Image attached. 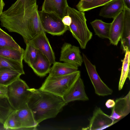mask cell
<instances>
[{
    "mask_svg": "<svg viewBox=\"0 0 130 130\" xmlns=\"http://www.w3.org/2000/svg\"><path fill=\"white\" fill-rule=\"evenodd\" d=\"M2 26L17 33L26 44L41 31L37 0H17L0 15Z\"/></svg>",
    "mask_w": 130,
    "mask_h": 130,
    "instance_id": "cell-1",
    "label": "cell"
},
{
    "mask_svg": "<svg viewBox=\"0 0 130 130\" xmlns=\"http://www.w3.org/2000/svg\"><path fill=\"white\" fill-rule=\"evenodd\" d=\"M30 92L27 105L37 124L55 117L67 104L62 97L39 89L29 88Z\"/></svg>",
    "mask_w": 130,
    "mask_h": 130,
    "instance_id": "cell-2",
    "label": "cell"
},
{
    "mask_svg": "<svg viewBox=\"0 0 130 130\" xmlns=\"http://www.w3.org/2000/svg\"><path fill=\"white\" fill-rule=\"evenodd\" d=\"M66 15H69L72 20L70 25L67 27L68 30L77 40L81 48H85L88 42L92 38V33L87 27L85 13L68 6Z\"/></svg>",
    "mask_w": 130,
    "mask_h": 130,
    "instance_id": "cell-3",
    "label": "cell"
},
{
    "mask_svg": "<svg viewBox=\"0 0 130 130\" xmlns=\"http://www.w3.org/2000/svg\"><path fill=\"white\" fill-rule=\"evenodd\" d=\"M80 76V72L79 70L64 76H48L39 89L62 97Z\"/></svg>",
    "mask_w": 130,
    "mask_h": 130,
    "instance_id": "cell-4",
    "label": "cell"
},
{
    "mask_svg": "<svg viewBox=\"0 0 130 130\" xmlns=\"http://www.w3.org/2000/svg\"><path fill=\"white\" fill-rule=\"evenodd\" d=\"M29 88L26 83L20 78L7 86V99L14 110L27 104L30 94Z\"/></svg>",
    "mask_w": 130,
    "mask_h": 130,
    "instance_id": "cell-5",
    "label": "cell"
},
{
    "mask_svg": "<svg viewBox=\"0 0 130 130\" xmlns=\"http://www.w3.org/2000/svg\"><path fill=\"white\" fill-rule=\"evenodd\" d=\"M40 22L44 31L53 36L63 35L68 30L62 19L56 14L42 10L38 11Z\"/></svg>",
    "mask_w": 130,
    "mask_h": 130,
    "instance_id": "cell-6",
    "label": "cell"
},
{
    "mask_svg": "<svg viewBox=\"0 0 130 130\" xmlns=\"http://www.w3.org/2000/svg\"><path fill=\"white\" fill-rule=\"evenodd\" d=\"M83 62L87 72L94 87L95 93L98 95L105 96L111 95L113 92L102 80L96 71L95 66L88 59L86 56L82 54Z\"/></svg>",
    "mask_w": 130,
    "mask_h": 130,
    "instance_id": "cell-7",
    "label": "cell"
},
{
    "mask_svg": "<svg viewBox=\"0 0 130 130\" xmlns=\"http://www.w3.org/2000/svg\"><path fill=\"white\" fill-rule=\"evenodd\" d=\"M117 122L110 116L105 113L99 107L94 109L91 117L89 120L88 126L83 129L101 130L104 129Z\"/></svg>",
    "mask_w": 130,
    "mask_h": 130,
    "instance_id": "cell-8",
    "label": "cell"
},
{
    "mask_svg": "<svg viewBox=\"0 0 130 130\" xmlns=\"http://www.w3.org/2000/svg\"><path fill=\"white\" fill-rule=\"evenodd\" d=\"M59 60L78 67L81 66L83 62L79 47L66 42L63 44L61 48Z\"/></svg>",
    "mask_w": 130,
    "mask_h": 130,
    "instance_id": "cell-9",
    "label": "cell"
},
{
    "mask_svg": "<svg viewBox=\"0 0 130 130\" xmlns=\"http://www.w3.org/2000/svg\"><path fill=\"white\" fill-rule=\"evenodd\" d=\"M30 41L47 58L51 65L56 61L54 53L44 31L39 32Z\"/></svg>",
    "mask_w": 130,
    "mask_h": 130,
    "instance_id": "cell-10",
    "label": "cell"
},
{
    "mask_svg": "<svg viewBox=\"0 0 130 130\" xmlns=\"http://www.w3.org/2000/svg\"><path fill=\"white\" fill-rule=\"evenodd\" d=\"M83 80L79 76L62 98L66 103L75 101H87L89 99L85 90Z\"/></svg>",
    "mask_w": 130,
    "mask_h": 130,
    "instance_id": "cell-11",
    "label": "cell"
},
{
    "mask_svg": "<svg viewBox=\"0 0 130 130\" xmlns=\"http://www.w3.org/2000/svg\"><path fill=\"white\" fill-rule=\"evenodd\" d=\"M130 112V91L125 96L117 99L110 116L117 122Z\"/></svg>",
    "mask_w": 130,
    "mask_h": 130,
    "instance_id": "cell-12",
    "label": "cell"
},
{
    "mask_svg": "<svg viewBox=\"0 0 130 130\" xmlns=\"http://www.w3.org/2000/svg\"><path fill=\"white\" fill-rule=\"evenodd\" d=\"M15 111L20 124V129H37V127L38 125L36 122L32 113L27 104Z\"/></svg>",
    "mask_w": 130,
    "mask_h": 130,
    "instance_id": "cell-13",
    "label": "cell"
},
{
    "mask_svg": "<svg viewBox=\"0 0 130 130\" xmlns=\"http://www.w3.org/2000/svg\"><path fill=\"white\" fill-rule=\"evenodd\" d=\"M123 27V11L120 12L111 23L109 37L110 43L117 46L120 40Z\"/></svg>",
    "mask_w": 130,
    "mask_h": 130,
    "instance_id": "cell-14",
    "label": "cell"
},
{
    "mask_svg": "<svg viewBox=\"0 0 130 130\" xmlns=\"http://www.w3.org/2000/svg\"><path fill=\"white\" fill-rule=\"evenodd\" d=\"M68 6L67 0H44L42 10L55 13L62 19L66 14Z\"/></svg>",
    "mask_w": 130,
    "mask_h": 130,
    "instance_id": "cell-15",
    "label": "cell"
},
{
    "mask_svg": "<svg viewBox=\"0 0 130 130\" xmlns=\"http://www.w3.org/2000/svg\"><path fill=\"white\" fill-rule=\"evenodd\" d=\"M126 5L124 0H113L103 6L99 15L105 18L113 19L123 11Z\"/></svg>",
    "mask_w": 130,
    "mask_h": 130,
    "instance_id": "cell-16",
    "label": "cell"
},
{
    "mask_svg": "<svg viewBox=\"0 0 130 130\" xmlns=\"http://www.w3.org/2000/svg\"><path fill=\"white\" fill-rule=\"evenodd\" d=\"M51 65L47 58L38 50L37 56L30 67L37 75L42 77L49 73Z\"/></svg>",
    "mask_w": 130,
    "mask_h": 130,
    "instance_id": "cell-17",
    "label": "cell"
},
{
    "mask_svg": "<svg viewBox=\"0 0 130 130\" xmlns=\"http://www.w3.org/2000/svg\"><path fill=\"white\" fill-rule=\"evenodd\" d=\"M123 27L121 39V46L125 52L130 51V9L126 5L123 10Z\"/></svg>",
    "mask_w": 130,
    "mask_h": 130,
    "instance_id": "cell-18",
    "label": "cell"
},
{
    "mask_svg": "<svg viewBox=\"0 0 130 130\" xmlns=\"http://www.w3.org/2000/svg\"><path fill=\"white\" fill-rule=\"evenodd\" d=\"M51 67L48 76L57 77L71 74L78 70V67L70 63L55 61Z\"/></svg>",
    "mask_w": 130,
    "mask_h": 130,
    "instance_id": "cell-19",
    "label": "cell"
},
{
    "mask_svg": "<svg viewBox=\"0 0 130 130\" xmlns=\"http://www.w3.org/2000/svg\"><path fill=\"white\" fill-rule=\"evenodd\" d=\"M95 35L102 38L108 39L111 23H106L102 20L96 19L90 22Z\"/></svg>",
    "mask_w": 130,
    "mask_h": 130,
    "instance_id": "cell-20",
    "label": "cell"
},
{
    "mask_svg": "<svg viewBox=\"0 0 130 130\" xmlns=\"http://www.w3.org/2000/svg\"><path fill=\"white\" fill-rule=\"evenodd\" d=\"M21 75L11 69L0 68V84L7 86L19 78Z\"/></svg>",
    "mask_w": 130,
    "mask_h": 130,
    "instance_id": "cell-21",
    "label": "cell"
},
{
    "mask_svg": "<svg viewBox=\"0 0 130 130\" xmlns=\"http://www.w3.org/2000/svg\"><path fill=\"white\" fill-rule=\"evenodd\" d=\"M113 0H80L76 7L78 10L88 11L103 6Z\"/></svg>",
    "mask_w": 130,
    "mask_h": 130,
    "instance_id": "cell-22",
    "label": "cell"
},
{
    "mask_svg": "<svg viewBox=\"0 0 130 130\" xmlns=\"http://www.w3.org/2000/svg\"><path fill=\"white\" fill-rule=\"evenodd\" d=\"M9 68L21 75L25 74L22 62L9 59L0 56V68Z\"/></svg>",
    "mask_w": 130,
    "mask_h": 130,
    "instance_id": "cell-23",
    "label": "cell"
},
{
    "mask_svg": "<svg viewBox=\"0 0 130 130\" xmlns=\"http://www.w3.org/2000/svg\"><path fill=\"white\" fill-rule=\"evenodd\" d=\"M24 50H19L7 47H0V56L15 60L22 62Z\"/></svg>",
    "mask_w": 130,
    "mask_h": 130,
    "instance_id": "cell-24",
    "label": "cell"
},
{
    "mask_svg": "<svg viewBox=\"0 0 130 130\" xmlns=\"http://www.w3.org/2000/svg\"><path fill=\"white\" fill-rule=\"evenodd\" d=\"M125 57L123 60L121 76L118 85V90H121L125 81L127 78L128 73L130 72V51L127 50L125 52Z\"/></svg>",
    "mask_w": 130,
    "mask_h": 130,
    "instance_id": "cell-25",
    "label": "cell"
},
{
    "mask_svg": "<svg viewBox=\"0 0 130 130\" xmlns=\"http://www.w3.org/2000/svg\"><path fill=\"white\" fill-rule=\"evenodd\" d=\"M26 44L23 60L30 67L37 56L38 50L30 41Z\"/></svg>",
    "mask_w": 130,
    "mask_h": 130,
    "instance_id": "cell-26",
    "label": "cell"
},
{
    "mask_svg": "<svg viewBox=\"0 0 130 130\" xmlns=\"http://www.w3.org/2000/svg\"><path fill=\"white\" fill-rule=\"evenodd\" d=\"M7 47L21 50L23 48L12 38L0 28V47Z\"/></svg>",
    "mask_w": 130,
    "mask_h": 130,
    "instance_id": "cell-27",
    "label": "cell"
},
{
    "mask_svg": "<svg viewBox=\"0 0 130 130\" xmlns=\"http://www.w3.org/2000/svg\"><path fill=\"white\" fill-rule=\"evenodd\" d=\"M14 110L6 98L0 97V123L4 124L10 113Z\"/></svg>",
    "mask_w": 130,
    "mask_h": 130,
    "instance_id": "cell-28",
    "label": "cell"
},
{
    "mask_svg": "<svg viewBox=\"0 0 130 130\" xmlns=\"http://www.w3.org/2000/svg\"><path fill=\"white\" fill-rule=\"evenodd\" d=\"M4 128L6 129H20L21 126L15 110H13L7 117L3 124Z\"/></svg>",
    "mask_w": 130,
    "mask_h": 130,
    "instance_id": "cell-29",
    "label": "cell"
},
{
    "mask_svg": "<svg viewBox=\"0 0 130 130\" xmlns=\"http://www.w3.org/2000/svg\"><path fill=\"white\" fill-rule=\"evenodd\" d=\"M0 97L7 98V86L0 84Z\"/></svg>",
    "mask_w": 130,
    "mask_h": 130,
    "instance_id": "cell-30",
    "label": "cell"
},
{
    "mask_svg": "<svg viewBox=\"0 0 130 130\" xmlns=\"http://www.w3.org/2000/svg\"><path fill=\"white\" fill-rule=\"evenodd\" d=\"M62 21L65 25L67 27L69 26L71 23V19L69 15H66L62 18Z\"/></svg>",
    "mask_w": 130,
    "mask_h": 130,
    "instance_id": "cell-31",
    "label": "cell"
},
{
    "mask_svg": "<svg viewBox=\"0 0 130 130\" xmlns=\"http://www.w3.org/2000/svg\"><path fill=\"white\" fill-rule=\"evenodd\" d=\"M105 104L107 108H112L115 105V101L113 100L109 99L106 101Z\"/></svg>",
    "mask_w": 130,
    "mask_h": 130,
    "instance_id": "cell-32",
    "label": "cell"
},
{
    "mask_svg": "<svg viewBox=\"0 0 130 130\" xmlns=\"http://www.w3.org/2000/svg\"><path fill=\"white\" fill-rule=\"evenodd\" d=\"M5 4L3 0H0V15L3 12V10Z\"/></svg>",
    "mask_w": 130,
    "mask_h": 130,
    "instance_id": "cell-33",
    "label": "cell"
},
{
    "mask_svg": "<svg viewBox=\"0 0 130 130\" xmlns=\"http://www.w3.org/2000/svg\"><path fill=\"white\" fill-rule=\"evenodd\" d=\"M124 1L126 5L127 6V4H128L129 5V6L130 0H124Z\"/></svg>",
    "mask_w": 130,
    "mask_h": 130,
    "instance_id": "cell-34",
    "label": "cell"
}]
</instances>
